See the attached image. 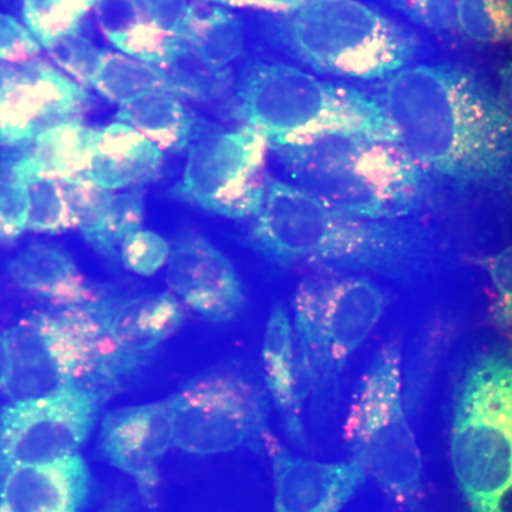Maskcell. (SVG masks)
Returning a JSON list of instances; mask_svg holds the SVG:
<instances>
[{
    "instance_id": "cell-42",
    "label": "cell",
    "mask_w": 512,
    "mask_h": 512,
    "mask_svg": "<svg viewBox=\"0 0 512 512\" xmlns=\"http://www.w3.org/2000/svg\"><path fill=\"white\" fill-rule=\"evenodd\" d=\"M0 146H10L9 140H8V138H6V134L3 130L2 124H0ZM10 147H12V146H10Z\"/></svg>"
},
{
    "instance_id": "cell-36",
    "label": "cell",
    "mask_w": 512,
    "mask_h": 512,
    "mask_svg": "<svg viewBox=\"0 0 512 512\" xmlns=\"http://www.w3.org/2000/svg\"><path fill=\"white\" fill-rule=\"evenodd\" d=\"M38 51L40 47L27 28L0 12V60L28 61L35 59Z\"/></svg>"
},
{
    "instance_id": "cell-29",
    "label": "cell",
    "mask_w": 512,
    "mask_h": 512,
    "mask_svg": "<svg viewBox=\"0 0 512 512\" xmlns=\"http://www.w3.org/2000/svg\"><path fill=\"white\" fill-rule=\"evenodd\" d=\"M11 149L0 156V242L16 240L28 228L27 190L15 172V160L24 147Z\"/></svg>"
},
{
    "instance_id": "cell-4",
    "label": "cell",
    "mask_w": 512,
    "mask_h": 512,
    "mask_svg": "<svg viewBox=\"0 0 512 512\" xmlns=\"http://www.w3.org/2000/svg\"><path fill=\"white\" fill-rule=\"evenodd\" d=\"M249 242L280 266L313 264L338 272L424 278L443 267L437 243L394 224L361 219L270 178Z\"/></svg>"
},
{
    "instance_id": "cell-41",
    "label": "cell",
    "mask_w": 512,
    "mask_h": 512,
    "mask_svg": "<svg viewBox=\"0 0 512 512\" xmlns=\"http://www.w3.org/2000/svg\"><path fill=\"white\" fill-rule=\"evenodd\" d=\"M200 3H213L229 6H251V0H196Z\"/></svg>"
},
{
    "instance_id": "cell-39",
    "label": "cell",
    "mask_w": 512,
    "mask_h": 512,
    "mask_svg": "<svg viewBox=\"0 0 512 512\" xmlns=\"http://www.w3.org/2000/svg\"><path fill=\"white\" fill-rule=\"evenodd\" d=\"M11 373V357L4 336H0V390H4L8 384Z\"/></svg>"
},
{
    "instance_id": "cell-11",
    "label": "cell",
    "mask_w": 512,
    "mask_h": 512,
    "mask_svg": "<svg viewBox=\"0 0 512 512\" xmlns=\"http://www.w3.org/2000/svg\"><path fill=\"white\" fill-rule=\"evenodd\" d=\"M267 140L254 128L209 131L190 146L171 197L227 219H254L264 204Z\"/></svg>"
},
{
    "instance_id": "cell-26",
    "label": "cell",
    "mask_w": 512,
    "mask_h": 512,
    "mask_svg": "<svg viewBox=\"0 0 512 512\" xmlns=\"http://www.w3.org/2000/svg\"><path fill=\"white\" fill-rule=\"evenodd\" d=\"M15 172L27 190L28 229L60 234L74 227L61 182L41 174L29 156L28 146L16 158Z\"/></svg>"
},
{
    "instance_id": "cell-27",
    "label": "cell",
    "mask_w": 512,
    "mask_h": 512,
    "mask_svg": "<svg viewBox=\"0 0 512 512\" xmlns=\"http://www.w3.org/2000/svg\"><path fill=\"white\" fill-rule=\"evenodd\" d=\"M413 29L424 35L441 53L458 55V0H381Z\"/></svg>"
},
{
    "instance_id": "cell-34",
    "label": "cell",
    "mask_w": 512,
    "mask_h": 512,
    "mask_svg": "<svg viewBox=\"0 0 512 512\" xmlns=\"http://www.w3.org/2000/svg\"><path fill=\"white\" fill-rule=\"evenodd\" d=\"M494 93L498 105L512 119V47L473 61Z\"/></svg>"
},
{
    "instance_id": "cell-18",
    "label": "cell",
    "mask_w": 512,
    "mask_h": 512,
    "mask_svg": "<svg viewBox=\"0 0 512 512\" xmlns=\"http://www.w3.org/2000/svg\"><path fill=\"white\" fill-rule=\"evenodd\" d=\"M96 307L113 342L146 362L181 328L184 318L178 299L168 292L110 299Z\"/></svg>"
},
{
    "instance_id": "cell-31",
    "label": "cell",
    "mask_w": 512,
    "mask_h": 512,
    "mask_svg": "<svg viewBox=\"0 0 512 512\" xmlns=\"http://www.w3.org/2000/svg\"><path fill=\"white\" fill-rule=\"evenodd\" d=\"M144 219V194L132 188L113 197L110 219L96 251L106 256L117 255V248L128 235L142 229Z\"/></svg>"
},
{
    "instance_id": "cell-5",
    "label": "cell",
    "mask_w": 512,
    "mask_h": 512,
    "mask_svg": "<svg viewBox=\"0 0 512 512\" xmlns=\"http://www.w3.org/2000/svg\"><path fill=\"white\" fill-rule=\"evenodd\" d=\"M430 278L375 272L310 275L294 299V334L309 374L312 414L335 411L349 361L392 317L419 309Z\"/></svg>"
},
{
    "instance_id": "cell-6",
    "label": "cell",
    "mask_w": 512,
    "mask_h": 512,
    "mask_svg": "<svg viewBox=\"0 0 512 512\" xmlns=\"http://www.w3.org/2000/svg\"><path fill=\"white\" fill-rule=\"evenodd\" d=\"M413 320L394 330L357 382L343 427L349 457L360 463L395 512H430L424 454L406 399Z\"/></svg>"
},
{
    "instance_id": "cell-14",
    "label": "cell",
    "mask_w": 512,
    "mask_h": 512,
    "mask_svg": "<svg viewBox=\"0 0 512 512\" xmlns=\"http://www.w3.org/2000/svg\"><path fill=\"white\" fill-rule=\"evenodd\" d=\"M166 280L178 299L211 323L230 322L246 304L232 262L191 230H184L172 243Z\"/></svg>"
},
{
    "instance_id": "cell-12",
    "label": "cell",
    "mask_w": 512,
    "mask_h": 512,
    "mask_svg": "<svg viewBox=\"0 0 512 512\" xmlns=\"http://www.w3.org/2000/svg\"><path fill=\"white\" fill-rule=\"evenodd\" d=\"M107 398L81 382L42 398L0 408V470L53 463L86 443Z\"/></svg>"
},
{
    "instance_id": "cell-20",
    "label": "cell",
    "mask_w": 512,
    "mask_h": 512,
    "mask_svg": "<svg viewBox=\"0 0 512 512\" xmlns=\"http://www.w3.org/2000/svg\"><path fill=\"white\" fill-rule=\"evenodd\" d=\"M9 273L23 290L57 305L78 306L94 299L72 256L53 243L24 248L10 260Z\"/></svg>"
},
{
    "instance_id": "cell-16",
    "label": "cell",
    "mask_w": 512,
    "mask_h": 512,
    "mask_svg": "<svg viewBox=\"0 0 512 512\" xmlns=\"http://www.w3.org/2000/svg\"><path fill=\"white\" fill-rule=\"evenodd\" d=\"M266 392L291 443L307 448L304 406L310 400L309 374L293 324L283 305H274L262 343Z\"/></svg>"
},
{
    "instance_id": "cell-9",
    "label": "cell",
    "mask_w": 512,
    "mask_h": 512,
    "mask_svg": "<svg viewBox=\"0 0 512 512\" xmlns=\"http://www.w3.org/2000/svg\"><path fill=\"white\" fill-rule=\"evenodd\" d=\"M174 447L192 456L249 450L266 454L271 399L240 370L207 371L168 398Z\"/></svg>"
},
{
    "instance_id": "cell-40",
    "label": "cell",
    "mask_w": 512,
    "mask_h": 512,
    "mask_svg": "<svg viewBox=\"0 0 512 512\" xmlns=\"http://www.w3.org/2000/svg\"><path fill=\"white\" fill-rule=\"evenodd\" d=\"M104 512H131V503L126 498H118Z\"/></svg>"
},
{
    "instance_id": "cell-25",
    "label": "cell",
    "mask_w": 512,
    "mask_h": 512,
    "mask_svg": "<svg viewBox=\"0 0 512 512\" xmlns=\"http://www.w3.org/2000/svg\"><path fill=\"white\" fill-rule=\"evenodd\" d=\"M464 264L485 316L499 328L512 330V239Z\"/></svg>"
},
{
    "instance_id": "cell-10",
    "label": "cell",
    "mask_w": 512,
    "mask_h": 512,
    "mask_svg": "<svg viewBox=\"0 0 512 512\" xmlns=\"http://www.w3.org/2000/svg\"><path fill=\"white\" fill-rule=\"evenodd\" d=\"M88 307H72L59 316L21 320L5 332L11 373L4 389L10 401L61 392L91 371L105 331Z\"/></svg>"
},
{
    "instance_id": "cell-1",
    "label": "cell",
    "mask_w": 512,
    "mask_h": 512,
    "mask_svg": "<svg viewBox=\"0 0 512 512\" xmlns=\"http://www.w3.org/2000/svg\"><path fill=\"white\" fill-rule=\"evenodd\" d=\"M430 512H512V330L448 323L407 388Z\"/></svg>"
},
{
    "instance_id": "cell-30",
    "label": "cell",
    "mask_w": 512,
    "mask_h": 512,
    "mask_svg": "<svg viewBox=\"0 0 512 512\" xmlns=\"http://www.w3.org/2000/svg\"><path fill=\"white\" fill-rule=\"evenodd\" d=\"M43 46L54 61L83 86L92 85L105 55V51L75 30L61 32Z\"/></svg>"
},
{
    "instance_id": "cell-2",
    "label": "cell",
    "mask_w": 512,
    "mask_h": 512,
    "mask_svg": "<svg viewBox=\"0 0 512 512\" xmlns=\"http://www.w3.org/2000/svg\"><path fill=\"white\" fill-rule=\"evenodd\" d=\"M419 164L460 246L512 236V119L475 62L440 53L376 92Z\"/></svg>"
},
{
    "instance_id": "cell-8",
    "label": "cell",
    "mask_w": 512,
    "mask_h": 512,
    "mask_svg": "<svg viewBox=\"0 0 512 512\" xmlns=\"http://www.w3.org/2000/svg\"><path fill=\"white\" fill-rule=\"evenodd\" d=\"M281 36L316 72L379 86L441 53L411 25L362 0H310L287 12Z\"/></svg>"
},
{
    "instance_id": "cell-7",
    "label": "cell",
    "mask_w": 512,
    "mask_h": 512,
    "mask_svg": "<svg viewBox=\"0 0 512 512\" xmlns=\"http://www.w3.org/2000/svg\"><path fill=\"white\" fill-rule=\"evenodd\" d=\"M236 113L270 147L329 136L401 142L376 93L320 80L283 63L256 62L243 70Z\"/></svg>"
},
{
    "instance_id": "cell-33",
    "label": "cell",
    "mask_w": 512,
    "mask_h": 512,
    "mask_svg": "<svg viewBox=\"0 0 512 512\" xmlns=\"http://www.w3.org/2000/svg\"><path fill=\"white\" fill-rule=\"evenodd\" d=\"M93 8L100 31L118 49L134 30L146 24L134 0H95Z\"/></svg>"
},
{
    "instance_id": "cell-15",
    "label": "cell",
    "mask_w": 512,
    "mask_h": 512,
    "mask_svg": "<svg viewBox=\"0 0 512 512\" xmlns=\"http://www.w3.org/2000/svg\"><path fill=\"white\" fill-rule=\"evenodd\" d=\"M266 454L274 479L273 512H341L368 479L354 458L324 463L294 456L274 434Z\"/></svg>"
},
{
    "instance_id": "cell-19",
    "label": "cell",
    "mask_w": 512,
    "mask_h": 512,
    "mask_svg": "<svg viewBox=\"0 0 512 512\" xmlns=\"http://www.w3.org/2000/svg\"><path fill=\"white\" fill-rule=\"evenodd\" d=\"M163 150L130 125L115 123L96 131L85 176L107 190L139 188L162 171Z\"/></svg>"
},
{
    "instance_id": "cell-24",
    "label": "cell",
    "mask_w": 512,
    "mask_h": 512,
    "mask_svg": "<svg viewBox=\"0 0 512 512\" xmlns=\"http://www.w3.org/2000/svg\"><path fill=\"white\" fill-rule=\"evenodd\" d=\"M96 130L73 121L38 136L28 153L41 174L64 179L85 176L95 142Z\"/></svg>"
},
{
    "instance_id": "cell-3",
    "label": "cell",
    "mask_w": 512,
    "mask_h": 512,
    "mask_svg": "<svg viewBox=\"0 0 512 512\" xmlns=\"http://www.w3.org/2000/svg\"><path fill=\"white\" fill-rule=\"evenodd\" d=\"M297 187L361 219L394 224L450 252V224L431 179L401 142L329 136L271 146Z\"/></svg>"
},
{
    "instance_id": "cell-23",
    "label": "cell",
    "mask_w": 512,
    "mask_h": 512,
    "mask_svg": "<svg viewBox=\"0 0 512 512\" xmlns=\"http://www.w3.org/2000/svg\"><path fill=\"white\" fill-rule=\"evenodd\" d=\"M459 56L477 60L512 47V0H458Z\"/></svg>"
},
{
    "instance_id": "cell-35",
    "label": "cell",
    "mask_w": 512,
    "mask_h": 512,
    "mask_svg": "<svg viewBox=\"0 0 512 512\" xmlns=\"http://www.w3.org/2000/svg\"><path fill=\"white\" fill-rule=\"evenodd\" d=\"M146 24L169 36L181 37L190 3L188 0H134Z\"/></svg>"
},
{
    "instance_id": "cell-37",
    "label": "cell",
    "mask_w": 512,
    "mask_h": 512,
    "mask_svg": "<svg viewBox=\"0 0 512 512\" xmlns=\"http://www.w3.org/2000/svg\"><path fill=\"white\" fill-rule=\"evenodd\" d=\"M60 0H25L24 24L34 35L41 23L53 12Z\"/></svg>"
},
{
    "instance_id": "cell-13",
    "label": "cell",
    "mask_w": 512,
    "mask_h": 512,
    "mask_svg": "<svg viewBox=\"0 0 512 512\" xmlns=\"http://www.w3.org/2000/svg\"><path fill=\"white\" fill-rule=\"evenodd\" d=\"M98 445L102 459L136 484L146 510L159 512L160 466L174 447L168 398L107 412Z\"/></svg>"
},
{
    "instance_id": "cell-22",
    "label": "cell",
    "mask_w": 512,
    "mask_h": 512,
    "mask_svg": "<svg viewBox=\"0 0 512 512\" xmlns=\"http://www.w3.org/2000/svg\"><path fill=\"white\" fill-rule=\"evenodd\" d=\"M192 55L210 73L226 74V69L241 55L245 35L240 19L232 12L207 3L190 4L181 31Z\"/></svg>"
},
{
    "instance_id": "cell-28",
    "label": "cell",
    "mask_w": 512,
    "mask_h": 512,
    "mask_svg": "<svg viewBox=\"0 0 512 512\" xmlns=\"http://www.w3.org/2000/svg\"><path fill=\"white\" fill-rule=\"evenodd\" d=\"M72 215L86 240L96 249L110 219L113 195L111 190L80 176L60 181Z\"/></svg>"
},
{
    "instance_id": "cell-32",
    "label": "cell",
    "mask_w": 512,
    "mask_h": 512,
    "mask_svg": "<svg viewBox=\"0 0 512 512\" xmlns=\"http://www.w3.org/2000/svg\"><path fill=\"white\" fill-rule=\"evenodd\" d=\"M171 246L151 230L139 229L121 243V256L128 270L151 277L168 264Z\"/></svg>"
},
{
    "instance_id": "cell-17",
    "label": "cell",
    "mask_w": 512,
    "mask_h": 512,
    "mask_svg": "<svg viewBox=\"0 0 512 512\" xmlns=\"http://www.w3.org/2000/svg\"><path fill=\"white\" fill-rule=\"evenodd\" d=\"M92 478L79 454L53 463L0 470V512H79Z\"/></svg>"
},
{
    "instance_id": "cell-21",
    "label": "cell",
    "mask_w": 512,
    "mask_h": 512,
    "mask_svg": "<svg viewBox=\"0 0 512 512\" xmlns=\"http://www.w3.org/2000/svg\"><path fill=\"white\" fill-rule=\"evenodd\" d=\"M115 119L136 128L162 150L179 152L210 131L182 98L166 92L146 93L120 105Z\"/></svg>"
},
{
    "instance_id": "cell-38",
    "label": "cell",
    "mask_w": 512,
    "mask_h": 512,
    "mask_svg": "<svg viewBox=\"0 0 512 512\" xmlns=\"http://www.w3.org/2000/svg\"><path fill=\"white\" fill-rule=\"evenodd\" d=\"M310 0H251L252 8L291 12Z\"/></svg>"
}]
</instances>
